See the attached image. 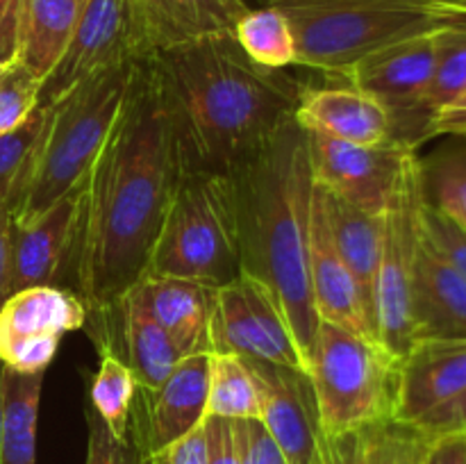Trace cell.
<instances>
[{
	"instance_id": "9c48e42d",
	"label": "cell",
	"mask_w": 466,
	"mask_h": 464,
	"mask_svg": "<svg viewBox=\"0 0 466 464\" xmlns=\"http://www.w3.org/2000/svg\"><path fill=\"white\" fill-rule=\"evenodd\" d=\"M209 353H230L308 371V359L273 291L246 273L217 287L209 318Z\"/></svg>"
},
{
	"instance_id": "8fae6325",
	"label": "cell",
	"mask_w": 466,
	"mask_h": 464,
	"mask_svg": "<svg viewBox=\"0 0 466 464\" xmlns=\"http://www.w3.org/2000/svg\"><path fill=\"white\" fill-rule=\"evenodd\" d=\"M314 185L371 214H387L417 148L403 141L350 144L305 132Z\"/></svg>"
},
{
	"instance_id": "f1b7e54d",
	"label": "cell",
	"mask_w": 466,
	"mask_h": 464,
	"mask_svg": "<svg viewBox=\"0 0 466 464\" xmlns=\"http://www.w3.org/2000/svg\"><path fill=\"white\" fill-rule=\"evenodd\" d=\"M237 44L250 59L268 68H287L296 59V41L289 21L276 7L248 9L235 25Z\"/></svg>"
},
{
	"instance_id": "44dd1931",
	"label": "cell",
	"mask_w": 466,
	"mask_h": 464,
	"mask_svg": "<svg viewBox=\"0 0 466 464\" xmlns=\"http://www.w3.org/2000/svg\"><path fill=\"white\" fill-rule=\"evenodd\" d=\"M294 121L305 132L350 144H382L394 139V126L385 105L346 82L335 86H305Z\"/></svg>"
},
{
	"instance_id": "6da1fadb",
	"label": "cell",
	"mask_w": 466,
	"mask_h": 464,
	"mask_svg": "<svg viewBox=\"0 0 466 464\" xmlns=\"http://www.w3.org/2000/svg\"><path fill=\"white\" fill-rule=\"evenodd\" d=\"M189 168L171 100L153 57L82 180L73 273L89 318H107L146 276L168 205Z\"/></svg>"
},
{
	"instance_id": "30bf717a",
	"label": "cell",
	"mask_w": 466,
	"mask_h": 464,
	"mask_svg": "<svg viewBox=\"0 0 466 464\" xmlns=\"http://www.w3.org/2000/svg\"><path fill=\"white\" fill-rule=\"evenodd\" d=\"M435 68V32L385 45L349 68L339 82L373 96L391 116L394 139L419 148L431 139L423 98Z\"/></svg>"
},
{
	"instance_id": "7c38bea8",
	"label": "cell",
	"mask_w": 466,
	"mask_h": 464,
	"mask_svg": "<svg viewBox=\"0 0 466 464\" xmlns=\"http://www.w3.org/2000/svg\"><path fill=\"white\" fill-rule=\"evenodd\" d=\"M85 300L68 287H30L0 308V362L18 373H46L68 332L86 326Z\"/></svg>"
},
{
	"instance_id": "d6986e66",
	"label": "cell",
	"mask_w": 466,
	"mask_h": 464,
	"mask_svg": "<svg viewBox=\"0 0 466 464\" xmlns=\"http://www.w3.org/2000/svg\"><path fill=\"white\" fill-rule=\"evenodd\" d=\"M466 389V341H419L400 359L394 421L414 426Z\"/></svg>"
},
{
	"instance_id": "7dc6e473",
	"label": "cell",
	"mask_w": 466,
	"mask_h": 464,
	"mask_svg": "<svg viewBox=\"0 0 466 464\" xmlns=\"http://www.w3.org/2000/svg\"><path fill=\"white\" fill-rule=\"evenodd\" d=\"M3 376H5V367L0 362V435H3Z\"/></svg>"
},
{
	"instance_id": "484cf974",
	"label": "cell",
	"mask_w": 466,
	"mask_h": 464,
	"mask_svg": "<svg viewBox=\"0 0 466 464\" xmlns=\"http://www.w3.org/2000/svg\"><path fill=\"white\" fill-rule=\"evenodd\" d=\"M44 376L5 368L0 464H36V423Z\"/></svg>"
},
{
	"instance_id": "8d00e7d4",
	"label": "cell",
	"mask_w": 466,
	"mask_h": 464,
	"mask_svg": "<svg viewBox=\"0 0 466 464\" xmlns=\"http://www.w3.org/2000/svg\"><path fill=\"white\" fill-rule=\"evenodd\" d=\"M230 423L241 464H287L285 455L280 453L259 419H239Z\"/></svg>"
},
{
	"instance_id": "8992f818",
	"label": "cell",
	"mask_w": 466,
	"mask_h": 464,
	"mask_svg": "<svg viewBox=\"0 0 466 464\" xmlns=\"http://www.w3.org/2000/svg\"><path fill=\"white\" fill-rule=\"evenodd\" d=\"M223 287L241 273L232 182L189 166L168 205L148 271Z\"/></svg>"
},
{
	"instance_id": "603a6c76",
	"label": "cell",
	"mask_w": 466,
	"mask_h": 464,
	"mask_svg": "<svg viewBox=\"0 0 466 464\" xmlns=\"http://www.w3.org/2000/svg\"><path fill=\"white\" fill-rule=\"evenodd\" d=\"M109 321H118L116 335L123 341L118 355L130 367V371L135 373L139 389H157L167 380L168 373L185 358V353L177 348L176 341L150 317L148 309L141 305V300L132 291H127L121 303H118V308L107 318H100L91 328V332L107 326ZM116 335H114V341H116Z\"/></svg>"
},
{
	"instance_id": "b9f144b4",
	"label": "cell",
	"mask_w": 466,
	"mask_h": 464,
	"mask_svg": "<svg viewBox=\"0 0 466 464\" xmlns=\"http://www.w3.org/2000/svg\"><path fill=\"white\" fill-rule=\"evenodd\" d=\"M12 287V212L0 205V308Z\"/></svg>"
},
{
	"instance_id": "7402d4cb",
	"label": "cell",
	"mask_w": 466,
	"mask_h": 464,
	"mask_svg": "<svg viewBox=\"0 0 466 464\" xmlns=\"http://www.w3.org/2000/svg\"><path fill=\"white\" fill-rule=\"evenodd\" d=\"M130 291L168 332L182 353L209 350V318L217 287L187 277L146 273Z\"/></svg>"
},
{
	"instance_id": "9a60e30c",
	"label": "cell",
	"mask_w": 466,
	"mask_h": 464,
	"mask_svg": "<svg viewBox=\"0 0 466 464\" xmlns=\"http://www.w3.org/2000/svg\"><path fill=\"white\" fill-rule=\"evenodd\" d=\"M259 391V421L287 464H326L312 378L303 368L246 359Z\"/></svg>"
},
{
	"instance_id": "ba28073f",
	"label": "cell",
	"mask_w": 466,
	"mask_h": 464,
	"mask_svg": "<svg viewBox=\"0 0 466 464\" xmlns=\"http://www.w3.org/2000/svg\"><path fill=\"white\" fill-rule=\"evenodd\" d=\"M421 157H414L385 217L380 267L373 287V323L378 344L403 359L414 346L412 291L421 244Z\"/></svg>"
},
{
	"instance_id": "4316f807",
	"label": "cell",
	"mask_w": 466,
	"mask_h": 464,
	"mask_svg": "<svg viewBox=\"0 0 466 464\" xmlns=\"http://www.w3.org/2000/svg\"><path fill=\"white\" fill-rule=\"evenodd\" d=\"M208 417L259 419V391L248 362L239 355L209 353Z\"/></svg>"
},
{
	"instance_id": "83f0119b",
	"label": "cell",
	"mask_w": 466,
	"mask_h": 464,
	"mask_svg": "<svg viewBox=\"0 0 466 464\" xmlns=\"http://www.w3.org/2000/svg\"><path fill=\"white\" fill-rule=\"evenodd\" d=\"M100 364L91 380V408L107 423L109 430L126 439L130 426L132 403L137 396L135 373L112 346H98Z\"/></svg>"
},
{
	"instance_id": "7bdbcfd3",
	"label": "cell",
	"mask_w": 466,
	"mask_h": 464,
	"mask_svg": "<svg viewBox=\"0 0 466 464\" xmlns=\"http://www.w3.org/2000/svg\"><path fill=\"white\" fill-rule=\"evenodd\" d=\"M458 136V139H466V91L460 96L455 103L449 107L441 109L435 116L431 127V139L432 136Z\"/></svg>"
},
{
	"instance_id": "ffe728a7",
	"label": "cell",
	"mask_w": 466,
	"mask_h": 464,
	"mask_svg": "<svg viewBox=\"0 0 466 464\" xmlns=\"http://www.w3.org/2000/svg\"><path fill=\"white\" fill-rule=\"evenodd\" d=\"M412 321L414 344L466 341V280L428 241L423 227L414 267Z\"/></svg>"
},
{
	"instance_id": "7a4b0ae2",
	"label": "cell",
	"mask_w": 466,
	"mask_h": 464,
	"mask_svg": "<svg viewBox=\"0 0 466 464\" xmlns=\"http://www.w3.org/2000/svg\"><path fill=\"white\" fill-rule=\"evenodd\" d=\"M189 166L230 171L294 118L305 86L285 68L250 59L235 35H214L150 55Z\"/></svg>"
},
{
	"instance_id": "277c9868",
	"label": "cell",
	"mask_w": 466,
	"mask_h": 464,
	"mask_svg": "<svg viewBox=\"0 0 466 464\" xmlns=\"http://www.w3.org/2000/svg\"><path fill=\"white\" fill-rule=\"evenodd\" d=\"M289 21L294 66L339 80L385 45L462 23L458 0H262Z\"/></svg>"
},
{
	"instance_id": "60d3db41",
	"label": "cell",
	"mask_w": 466,
	"mask_h": 464,
	"mask_svg": "<svg viewBox=\"0 0 466 464\" xmlns=\"http://www.w3.org/2000/svg\"><path fill=\"white\" fill-rule=\"evenodd\" d=\"M421 464H466V435L431 439Z\"/></svg>"
},
{
	"instance_id": "d590c367",
	"label": "cell",
	"mask_w": 466,
	"mask_h": 464,
	"mask_svg": "<svg viewBox=\"0 0 466 464\" xmlns=\"http://www.w3.org/2000/svg\"><path fill=\"white\" fill-rule=\"evenodd\" d=\"M86 426H89V441H86V462L85 464H141V455L137 453L130 439H121L107 428V423L98 417L94 408L85 412Z\"/></svg>"
},
{
	"instance_id": "f546056e",
	"label": "cell",
	"mask_w": 466,
	"mask_h": 464,
	"mask_svg": "<svg viewBox=\"0 0 466 464\" xmlns=\"http://www.w3.org/2000/svg\"><path fill=\"white\" fill-rule=\"evenodd\" d=\"M421 182L428 203L466 230V141L421 159Z\"/></svg>"
},
{
	"instance_id": "1f68e13d",
	"label": "cell",
	"mask_w": 466,
	"mask_h": 464,
	"mask_svg": "<svg viewBox=\"0 0 466 464\" xmlns=\"http://www.w3.org/2000/svg\"><path fill=\"white\" fill-rule=\"evenodd\" d=\"M48 107H36L21 126L0 132V205L12 207L30 171L32 157L44 135Z\"/></svg>"
},
{
	"instance_id": "d6a6232c",
	"label": "cell",
	"mask_w": 466,
	"mask_h": 464,
	"mask_svg": "<svg viewBox=\"0 0 466 464\" xmlns=\"http://www.w3.org/2000/svg\"><path fill=\"white\" fill-rule=\"evenodd\" d=\"M428 446L419 428L390 419L362 430V464H421Z\"/></svg>"
},
{
	"instance_id": "d4e9b609",
	"label": "cell",
	"mask_w": 466,
	"mask_h": 464,
	"mask_svg": "<svg viewBox=\"0 0 466 464\" xmlns=\"http://www.w3.org/2000/svg\"><path fill=\"white\" fill-rule=\"evenodd\" d=\"M321 194L323 200H326L328 223H330L337 250L344 257L349 271L353 273L355 282H358L360 291L367 300L369 312L373 317V287H376L378 267H380L387 214L364 212V209L335 198L326 189H321Z\"/></svg>"
},
{
	"instance_id": "5b68a950",
	"label": "cell",
	"mask_w": 466,
	"mask_h": 464,
	"mask_svg": "<svg viewBox=\"0 0 466 464\" xmlns=\"http://www.w3.org/2000/svg\"><path fill=\"white\" fill-rule=\"evenodd\" d=\"M141 59L118 64L48 105L44 135L14 198L12 221L25 223L85 180L132 89Z\"/></svg>"
},
{
	"instance_id": "5bb4252c",
	"label": "cell",
	"mask_w": 466,
	"mask_h": 464,
	"mask_svg": "<svg viewBox=\"0 0 466 464\" xmlns=\"http://www.w3.org/2000/svg\"><path fill=\"white\" fill-rule=\"evenodd\" d=\"M209 350L185 355L157 389L137 387L127 439L141 459L180 437L189 435L208 417Z\"/></svg>"
},
{
	"instance_id": "ac0fdd59",
	"label": "cell",
	"mask_w": 466,
	"mask_h": 464,
	"mask_svg": "<svg viewBox=\"0 0 466 464\" xmlns=\"http://www.w3.org/2000/svg\"><path fill=\"white\" fill-rule=\"evenodd\" d=\"M130 9L141 48L150 57L159 50L235 32L250 7L244 0H130Z\"/></svg>"
},
{
	"instance_id": "52a82bcc",
	"label": "cell",
	"mask_w": 466,
	"mask_h": 464,
	"mask_svg": "<svg viewBox=\"0 0 466 464\" xmlns=\"http://www.w3.org/2000/svg\"><path fill=\"white\" fill-rule=\"evenodd\" d=\"M400 359L376 339L319 321L308 373L326 437L362 432L394 419Z\"/></svg>"
},
{
	"instance_id": "836d02e7",
	"label": "cell",
	"mask_w": 466,
	"mask_h": 464,
	"mask_svg": "<svg viewBox=\"0 0 466 464\" xmlns=\"http://www.w3.org/2000/svg\"><path fill=\"white\" fill-rule=\"evenodd\" d=\"M39 86L41 80L16 59L0 64V132L21 126L35 112Z\"/></svg>"
},
{
	"instance_id": "bcb514c9",
	"label": "cell",
	"mask_w": 466,
	"mask_h": 464,
	"mask_svg": "<svg viewBox=\"0 0 466 464\" xmlns=\"http://www.w3.org/2000/svg\"><path fill=\"white\" fill-rule=\"evenodd\" d=\"M14 50H16V41H14V39H0V64L14 59Z\"/></svg>"
},
{
	"instance_id": "ee69618b",
	"label": "cell",
	"mask_w": 466,
	"mask_h": 464,
	"mask_svg": "<svg viewBox=\"0 0 466 464\" xmlns=\"http://www.w3.org/2000/svg\"><path fill=\"white\" fill-rule=\"evenodd\" d=\"M326 464H362V432L326 437Z\"/></svg>"
},
{
	"instance_id": "c3c4849f",
	"label": "cell",
	"mask_w": 466,
	"mask_h": 464,
	"mask_svg": "<svg viewBox=\"0 0 466 464\" xmlns=\"http://www.w3.org/2000/svg\"><path fill=\"white\" fill-rule=\"evenodd\" d=\"M460 7H462V21H466V0H458Z\"/></svg>"
},
{
	"instance_id": "f6af8a7d",
	"label": "cell",
	"mask_w": 466,
	"mask_h": 464,
	"mask_svg": "<svg viewBox=\"0 0 466 464\" xmlns=\"http://www.w3.org/2000/svg\"><path fill=\"white\" fill-rule=\"evenodd\" d=\"M23 0H0V39L16 41V23Z\"/></svg>"
},
{
	"instance_id": "e0dca14e",
	"label": "cell",
	"mask_w": 466,
	"mask_h": 464,
	"mask_svg": "<svg viewBox=\"0 0 466 464\" xmlns=\"http://www.w3.org/2000/svg\"><path fill=\"white\" fill-rule=\"evenodd\" d=\"M309 287H312L319 321L332 323L378 341L367 300L332 239L326 200L317 185H314L312 221H309Z\"/></svg>"
},
{
	"instance_id": "4fadbf2b",
	"label": "cell",
	"mask_w": 466,
	"mask_h": 464,
	"mask_svg": "<svg viewBox=\"0 0 466 464\" xmlns=\"http://www.w3.org/2000/svg\"><path fill=\"white\" fill-rule=\"evenodd\" d=\"M144 57L130 0H86L62 59L41 80L36 107H48L98 73Z\"/></svg>"
},
{
	"instance_id": "2e32d148",
	"label": "cell",
	"mask_w": 466,
	"mask_h": 464,
	"mask_svg": "<svg viewBox=\"0 0 466 464\" xmlns=\"http://www.w3.org/2000/svg\"><path fill=\"white\" fill-rule=\"evenodd\" d=\"M80 214L82 182L30 221H12V294L30 287H59L64 271L73 268Z\"/></svg>"
},
{
	"instance_id": "f35d334b",
	"label": "cell",
	"mask_w": 466,
	"mask_h": 464,
	"mask_svg": "<svg viewBox=\"0 0 466 464\" xmlns=\"http://www.w3.org/2000/svg\"><path fill=\"white\" fill-rule=\"evenodd\" d=\"M141 464H208V432L205 421L189 435L180 437L177 441L168 444L167 449L144 458Z\"/></svg>"
},
{
	"instance_id": "74e56055",
	"label": "cell",
	"mask_w": 466,
	"mask_h": 464,
	"mask_svg": "<svg viewBox=\"0 0 466 464\" xmlns=\"http://www.w3.org/2000/svg\"><path fill=\"white\" fill-rule=\"evenodd\" d=\"M414 428H419L428 439L449 435H466V389L462 394L455 396L453 400L441 405V408L426 414L421 421L414 423Z\"/></svg>"
},
{
	"instance_id": "3957f363",
	"label": "cell",
	"mask_w": 466,
	"mask_h": 464,
	"mask_svg": "<svg viewBox=\"0 0 466 464\" xmlns=\"http://www.w3.org/2000/svg\"><path fill=\"white\" fill-rule=\"evenodd\" d=\"M241 273L273 291L308 359L319 328L309 287L314 176L308 135L291 118L230 171Z\"/></svg>"
},
{
	"instance_id": "681fc988",
	"label": "cell",
	"mask_w": 466,
	"mask_h": 464,
	"mask_svg": "<svg viewBox=\"0 0 466 464\" xmlns=\"http://www.w3.org/2000/svg\"><path fill=\"white\" fill-rule=\"evenodd\" d=\"M462 141H466V139H462Z\"/></svg>"
},
{
	"instance_id": "4dcf8cb0",
	"label": "cell",
	"mask_w": 466,
	"mask_h": 464,
	"mask_svg": "<svg viewBox=\"0 0 466 464\" xmlns=\"http://www.w3.org/2000/svg\"><path fill=\"white\" fill-rule=\"evenodd\" d=\"M466 91V21L435 32V68L423 98L428 123Z\"/></svg>"
},
{
	"instance_id": "e575fe53",
	"label": "cell",
	"mask_w": 466,
	"mask_h": 464,
	"mask_svg": "<svg viewBox=\"0 0 466 464\" xmlns=\"http://www.w3.org/2000/svg\"><path fill=\"white\" fill-rule=\"evenodd\" d=\"M421 227L432 246L451 262V267L466 280V230L451 221L446 214L432 207L423 196L421 203Z\"/></svg>"
},
{
	"instance_id": "cb8c5ba5",
	"label": "cell",
	"mask_w": 466,
	"mask_h": 464,
	"mask_svg": "<svg viewBox=\"0 0 466 464\" xmlns=\"http://www.w3.org/2000/svg\"><path fill=\"white\" fill-rule=\"evenodd\" d=\"M86 0H23L14 59L44 80L62 59Z\"/></svg>"
},
{
	"instance_id": "ab89813d",
	"label": "cell",
	"mask_w": 466,
	"mask_h": 464,
	"mask_svg": "<svg viewBox=\"0 0 466 464\" xmlns=\"http://www.w3.org/2000/svg\"><path fill=\"white\" fill-rule=\"evenodd\" d=\"M205 432H208V464H241L232 437V423L228 419L205 417Z\"/></svg>"
}]
</instances>
